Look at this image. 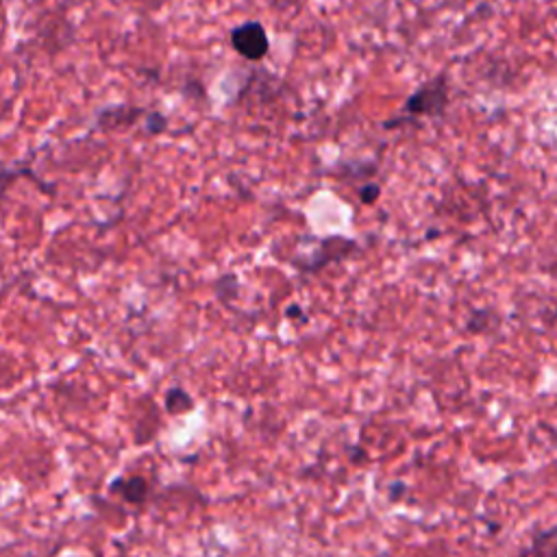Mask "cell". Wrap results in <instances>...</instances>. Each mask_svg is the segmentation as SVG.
<instances>
[{"mask_svg": "<svg viewBox=\"0 0 557 557\" xmlns=\"http://www.w3.org/2000/svg\"><path fill=\"white\" fill-rule=\"evenodd\" d=\"M518 557H557V527L537 531Z\"/></svg>", "mask_w": 557, "mask_h": 557, "instance_id": "cell-3", "label": "cell"}, {"mask_svg": "<svg viewBox=\"0 0 557 557\" xmlns=\"http://www.w3.org/2000/svg\"><path fill=\"white\" fill-rule=\"evenodd\" d=\"M376 196H379V187H376V185L361 187V200H363V202H374Z\"/></svg>", "mask_w": 557, "mask_h": 557, "instance_id": "cell-6", "label": "cell"}, {"mask_svg": "<svg viewBox=\"0 0 557 557\" xmlns=\"http://www.w3.org/2000/svg\"><path fill=\"white\" fill-rule=\"evenodd\" d=\"M231 44L242 57H246L250 61H259L270 48L265 28L259 22H246V24L233 28Z\"/></svg>", "mask_w": 557, "mask_h": 557, "instance_id": "cell-2", "label": "cell"}, {"mask_svg": "<svg viewBox=\"0 0 557 557\" xmlns=\"http://www.w3.org/2000/svg\"><path fill=\"white\" fill-rule=\"evenodd\" d=\"M448 102V87L446 78L437 76L416 89L409 100L405 102V111L411 115H440Z\"/></svg>", "mask_w": 557, "mask_h": 557, "instance_id": "cell-1", "label": "cell"}, {"mask_svg": "<svg viewBox=\"0 0 557 557\" xmlns=\"http://www.w3.org/2000/svg\"><path fill=\"white\" fill-rule=\"evenodd\" d=\"M111 490H120V494L126 498V500H144L146 496V481L141 476H133V479H124V481H115L111 485Z\"/></svg>", "mask_w": 557, "mask_h": 557, "instance_id": "cell-4", "label": "cell"}, {"mask_svg": "<svg viewBox=\"0 0 557 557\" xmlns=\"http://www.w3.org/2000/svg\"><path fill=\"white\" fill-rule=\"evenodd\" d=\"M165 403L170 411H187L191 407V398L183 389H170Z\"/></svg>", "mask_w": 557, "mask_h": 557, "instance_id": "cell-5", "label": "cell"}]
</instances>
